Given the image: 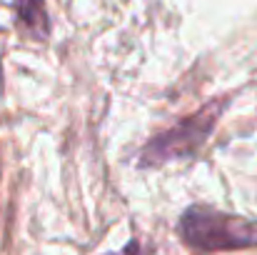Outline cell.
<instances>
[{
	"label": "cell",
	"instance_id": "7a4b0ae2",
	"mask_svg": "<svg viewBox=\"0 0 257 255\" xmlns=\"http://www.w3.org/2000/svg\"><path fill=\"white\" fill-rule=\"evenodd\" d=\"M222 108L207 105L202 108L197 115H190L187 120L177 123L175 128H170L168 133L153 138L140 155V163L145 168H155V165H165L170 160H180V158H190L200 150V145L207 140L210 130L217 123Z\"/></svg>",
	"mask_w": 257,
	"mask_h": 255
},
{
	"label": "cell",
	"instance_id": "6da1fadb",
	"mask_svg": "<svg viewBox=\"0 0 257 255\" xmlns=\"http://www.w3.org/2000/svg\"><path fill=\"white\" fill-rule=\"evenodd\" d=\"M180 233L187 245L202 253L257 248V223L202 205H192L182 213Z\"/></svg>",
	"mask_w": 257,
	"mask_h": 255
},
{
	"label": "cell",
	"instance_id": "3957f363",
	"mask_svg": "<svg viewBox=\"0 0 257 255\" xmlns=\"http://www.w3.org/2000/svg\"><path fill=\"white\" fill-rule=\"evenodd\" d=\"M18 10H20V18L30 28H43V33H45V15H43V8L38 0H18Z\"/></svg>",
	"mask_w": 257,
	"mask_h": 255
}]
</instances>
